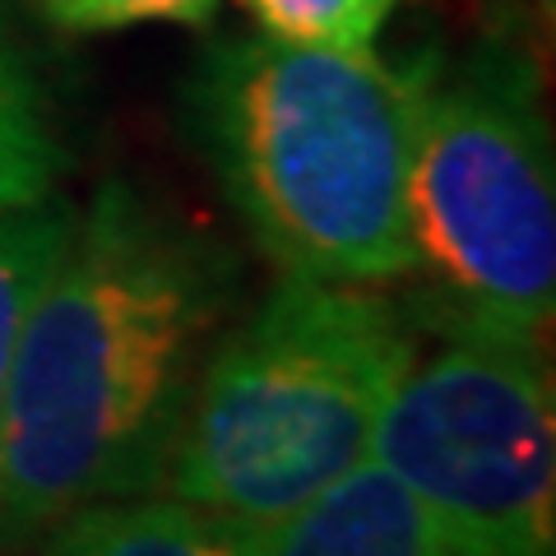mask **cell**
<instances>
[{
    "label": "cell",
    "mask_w": 556,
    "mask_h": 556,
    "mask_svg": "<svg viewBox=\"0 0 556 556\" xmlns=\"http://www.w3.org/2000/svg\"><path fill=\"white\" fill-rule=\"evenodd\" d=\"M241 298L214 237L108 181L33 298L0 390V556L93 501L167 482Z\"/></svg>",
    "instance_id": "1"
},
{
    "label": "cell",
    "mask_w": 556,
    "mask_h": 556,
    "mask_svg": "<svg viewBox=\"0 0 556 556\" xmlns=\"http://www.w3.org/2000/svg\"><path fill=\"white\" fill-rule=\"evenodd\" d=\"M417 70L237 33L186 79V130L283 278L394 283L413 269Z\"/></svg>",
    "instance_id": "2"
},
{
    "label": "cell",
    "mask_w": 556,
    "mask_h": 556,
    "mask_svg": "<svg viewBox=\"0 0 556 556\" xmlns=\"http://www.w3.org/2000/svg\"><path fill=\"white\" fill-rule=\"evenodd\" d=\"M417 339L404 302L376 283L283 278L208 353L167 468L172 496L283 525L371 459Z\"/></svg>",
    "instance_id": "3"
},
{
    "label": "cell",
    "mask_w": 556,
    "mask_h": 556,
    "mask_svg": "<svg viewBox=\"0 0 556 556\" xmlns=\"http://www.w3.org/2000/svg\"><path fill=\"white\" fill-rule=\"evenodd\" d=\"M413 70L408 320L441 343L543 348L556 306V195L538 56L482 38Z\"/></svg>",
    "instance_id": "4"
},
{
    "label": "cell",
    "mask_w": 556,
    "mask_h": 556,
    "mask_svg": "<svg viewBox=\"0 0 556 556\" xmlns=\"http://www.w3.org/2000/svg\"><path fill=\"white\" fill-rule=\"evenodd\" d=\"M552 427L543 348L450 339L404 376L371 459L422 501L455 556H552Z\"/></svg>",
    "instance_id": "5"
},
{
    "label": "cell",
    "mask_w": 556,
    "mask_h": 556,
    "mask_svg": "<svg viewBox=\"0 0 556 556\" xmlns=\"http://www.w3.org/2000/svg\"><path fill=\"white\" fill-rule=\"evenodd\" d=\"M269 556H455L437 519L386 464H357L269 529Z\"/></svg>",
    "instance_id": "6"
},
{
    "label": "cell",
    "mask_w": 556,
    "mask_h": 556,
    "mask_svg": "<svg viewBox=\"0 0 556 556\" xmlns=\"http://www.w3.org/2000/svg\"><path fill=\"white\" fill-rule=\"evenodd\" d=\"M42 556H269V529L186 496H116L70 510Z\"/></svg>",
    "instance_id": "7"
},
{
    "label": "cell",
    "mask_w": 556,
    "mask_h": 556,
    "mask_svg": "<svg viewBox=\"0 0 556 556\" xmlns=\"http://www.w3.org/2000/svg\"><path fill=\"white\" fill-rule=\"evenodd\" d=\"M61 163L65 153L51 102L20 42L10 38L5 10H0V214L47 200L61 177Z\"/></svg>",
    "instance_id": "8"
},
{
    "label": "cell",
    "mask_w": 556,
    "mask_h": 556,
    "mask_svg": "<svg viewBox=\"0 0 556 556\" xmlns=\"http://www.w3.org/2000/svg\"><path fill=\"white\" fill-rule=\"evenodd\" d=\"M75 223L79 214L56 195L0 214V390H5V371L28 306L70 247Z\"/></svg>",
    "instance_id": "9"
},
{
    "label": "cell",
    "mask_w": 556,
    "mask_h": 556,
    "mask_svg": "<svg viewBox=\"0 0 556 556\" xmlns=\"http://www.w3.org/2000/svg\"><path fill=\"white\" fill-rule=\"evenodd\" d=\"M404 0H241V10L278 42L371 51Z\"/></svg>",
    "instance_id": "10"
},
{
    "label": "cell",
    "mask_w": 556,
    "mask_h": 556,
    "mask_svg": "<svg viewBox=\"0 0 556 556\" xmlns=\"http://www.w3.org/2000/svg\"><path fill=\"white\" fill-rule=\"evenodd\" d=\"M38 5L65 33H112L139 24L204 28L218 14V0H38Z\"/></svg>",
    "instance_id": "11"
}]
</instances>
